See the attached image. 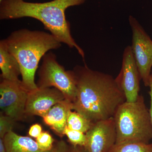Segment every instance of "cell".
Wrapping results in <instances>:
<instances>
[{
	"instance_id": "8992f818",
	"label": "cell",
	"mask_w": 152,
	"mask_h": 152,
	"mask_svg": "<svg viewBox=\"0 0 152 152\" xmlns=\"http://www.w3.org/2000/svg\"><path fill=\"white\" fill-rule=\"evenodd\" d=\"M132 39V52L141 80L149 87L152 67V40L134 17H129Z\"/></svg>"
},
{
	"instance_id": "7402d4cb",
	"label": "cell",
	"mask_w": 152,
	"mask_h": 152,
	"mask_svg": "<svg viewBox=\"0 0 152 152\" xmlns=\"http://www.w3.org/2000/svg\"><path fill=\"white\" fill-rule=\"evenodd\" d=\"M149 87L150 90L149 94L150 97H151V106H150V109H149V113L150 119H151L152 127V80H151Z\"/></svg>"
},
{
	"instance_id": "44dd1931",
	"label": "cell",
	"mask_w": 152,
	"mask_h": 152,
	"mask_svg": "<svg viewBox=\"0 0 152 152\" xmlns=\"http://www.w3.org/2000/svg\"><path fill=\"white\" fill-rule=\"evenodd\" d=\"M69 152H89L86 147L72 145L69 148Z\"/></svg>"
},
{
	"instance_id": "2e32d148",
	"label": "cell",
	"mask_w": 152,
	"mask_h": 152,
	"mask_svg": "<svg viewBox=\"0 0 152 152\" xmlns=\"http://www.w3.org/2000/svg\"><path fill=\"white\" fill-rule=\"evenodd\" d=\"M64 134L67 136L69 141L72 145L86 146L87 138L85 133L66 127Z\"/></svg>"
},
{
	"instance_id": "7c38bea8",
	"label": "cell",
	"mask_w": 152,
	"mask_h": 152,
	"mask_svg": "<svg viewBox=\"0 0 152 152\" xmlns=\"http://www.w3.org/2000/svg\"><path fill=\"white\" fill-rule=\"evenodd\" d=\"M0 69L2 79L16 82L21 81L19 79V76L21 75L19 63L9 51L5 39L0 41Z\"/></svg>"
},
{
	"instance_id": "ffe728a7",
	"label": "cell",
	"mask_w": 152,
	"mask_h": 152,
	"mask_svg": "<svg viewBox=\"0 0 152 152\" xmlns=\"http://www.w3.org/2000/svg\"><path fill=\"white\" fill-rule=\"evenodd\" d=\"M69 146L65 142L61 140L54 145V152H69Z\"/></svg>"
},
{
	"instance_id": "d6986e66",
	"label": "cell",
	"mask_w": 152,
	"mask_h": 152,
	"mask_svg": "<svg viewBox=\"0 0 152 152\" xmlns=\"http://www.w3.org/2000/svg\"><path fill=\"white\" fill-rule=\"evenodd\" d=\"M42 132V128L41 125L35 124L32 125L28 131V134L32 137L37 138Z\"/></svg>"
},
{
	"instance_id": "4fadbf2b",
	"label": "cell",
	"mask_w": 152,
	"mask_h": 152,
	"mask_svg": "<svg viewBox=\"0 0 152 152\" xmlns=\"http://www.w3.org/2000/svg\"><path fill=\"white\" fill-rule=\"evenodd\" d=\"M3 140L7 152H54V147L51 151H42L31 138L19 135L13 131L7 133Z\"/></svg>"
},
{
	"instance_id": "277c9868",
	"label": "cell",
	"mask_w": 152,
	"mask_h": 152,
	"mask_svg": "<svg viewBox=\"0 0 152 152\" xmlns=\"http://www.w3.org/2000/svg\"><path fill=\"white\" fill-rule=\"evenodd\" d=\"M113 118L116 132L115 144L130 142L149 144L152 139L149 110L142 95H139L136 102H125L121 104Z\"/></svg>"
},
{
	"instance_id": "ac0fdd59",
	"label": "cell",
	"mask_w": 152,
	"mask_h": 152,
	"mask_svg": "<svg viewBox=\"0 0 152 152\" xmlns=\"http://www.w3.org/2000/svg\"><path fill=\"white\" fill-rule=\"evenodd\" d=\"M15 120L6 115L3 113H0V138H4L7 133L12 131L15 123Z\"/></svg>"
},
{
	"instance_id": "9c48e42d",
	"label": "cell",
	"mask_w": 152,
	"mask_h": 152,
	"mask_svg": "<svg viewBox=\"0 0 152 152\" xmlns=\"http://www.w3.org/2000/svg\"><path fill=\"white\" fill-rule=\"evenodd\" d=\"M86 148L89 152H108L116 143V132L113 118L93 123L86 133Z\"/></svg>"
},
{
	"instance_id": "30bf717a",
	"label": "cell",
	"mask_w": 152,
	"mask_h": 152,
	"mask_svg": "<svg viewBox=\"0 0 152 152\" xmlns=\"http://www.w3.org/2000/svg\"><path fill=\"white\" fill-rule=\"evenodd\" d=\"M66 99L64 95L55 88H38L29 92L26 107V116L43 118L54 105Z\"/></svg>"
},
{
	"instance_id": "7a4b0ae2",
	"label": "cell",
	"mask_w": 152,
	"mask_h": 152,
	"mask_svg": "<svg viewBox=\"0 0 152 152\" xmlns=\"http://www.w3.org/2000/svg\"><path fill=\"white\" fill-rule=\"evenodd\" d=\"M87 0H53L31 3L24 0H3L0 3V19L10 20L28 17L37 19L60 42L75 48L85 59V53L73 38L69 22L66 19L68 8L84 4Z\"/></svg>"
},
{
	"instance_id": "6da1fadb",
	"label": "cell",
	"mask_w": 152,
	"mask_h": 152,
	"mask_svg": "<svg viewBox=\"0 0 152 152\" xmlns=\"http://www.w3.org/2000/svg\"><path fill=\"white\" fill-rule=\"evenodd\" d=\"M73 71L77 94L73 110L92 123L113 118L118 108L126 102L124 94L113 76L76 66Z\"/></svg>"
},
{
	"instance_id": "d4e9b609",
	"label": "cell",
	"mask_w": 152,
	"mask_h": 152,
	"mask_svg": "<svg viewBox=\"0 0 152 152\" xmlns=\"http://www.w3.org/2000/svg\"><path fill=\"white\" fill-rule=\"evenodd\" d=\"M2 1H3V0H0V3H1V2Z\"/></svg>"
},
{
	"instance_id": "3957f363",
	"label": "cell",
	"mask_w": 152,
	"mask_h": 152,
	"mask_svg": "<svg viewBox=\"0 0 152 152\" xmlns=\"http://www.w3.org/2000/svg\"><path fill=\"white\" fill-rule=\"evenodd\" d=\"M5 39L19 63L23 86L28 92L37 89L35 75L40 61L49 50L59 48L62 43L51 34L27 29L14 31Z\"/></svg>"
},
{
	"instance_id": "52a82bcc",
	"label": "cell",
	"mask_w": 152,
	"mask_h": 152,
	"mask_svg": "<svg viewBox=\"0 0 152 152\" xmlns=\"http://www.w3.org/2000/svg\"><path fill=\"white\" fill-rule=\"evenodd\" d=\"M28 92L21 81L2 79L0 83L1 113L16 122L23 119L26 116V107Z\"/></svg>"
},
{
	"instance_id": "5bb4252c",
	"label": "cell",
	"mask_w": 152,
	"mask_h": 152,
	"mask_svg": "<svg viewBox=\"0 0 152 152\" xmlns=\"http://www.w3.org/2000/svg\"><path fill=\"white\" fill-rule=\"evenodd\" d=\"M93 123L81 114L72 110L68 114L66 127L86 134Z\"/></svg>"
},
{
	"instance_id": "603a6c76",
	"label": "cell",
	"mask_w": 152,
	"mask_h": 152,
	"mask_svg": "<svg viewBox=\"0 0 152 152\" xmlns=\"http://www.w3.org/2000/svg\"><path fill=\"white\" fill-rule=\"evenodd\" d=\"M0 152H7L3 139L0 138Z\"/></svg>"
},
{
	"instance_id": "5b68a950",
	"label": "cell",
	"mask_w": 152,
	"mask_h": 152,
	"mask_svg": "<svg viewBox=\"0 0 152 152\" xmlns=\"http://www.w3.org/2000/svg\"><path fill=\"white\" fill-rule=\"evenodd\" d=\"M38 71V88H56L63 93L66 99L73 103L77 94L75 77L73 71H66L52 52L47 53Z\"/></svg>"
},
{
	"instance_id": "cb8c5ba5",
	"label": "cell",
	"mask_w": 152,
	"mask_h": 152,
	"mask_svg": "<svg viewBox=\"0 0 152 152\" xmlns=\"http://www.w3.org/2000/svg\"><path fill=\"white\" fill-rule=\"evenodd\" d=\"M151 80H152V72H151Z\"/></svg>"
},
{
	"instance_id": "ba28073f",
	"label": "cell",
	"mask_w": 152,
	"mask_h": 152,
	"mask_svg": "<svg viewBox=\"0 0 152 152\" xmlns=\"http://www.w3.org/2000/svg\"><path fill=\"white\" fill-rule=\"evenodd\" d=\"M115 79L124 94L126 102H136L140 95V81L142 80L131 46H127L124 50L121 69Z\"/></svg>"
},
{
	"instance_id": "e0dca14e",
	"label": "cell",
	"mask_w": 152,
	"mask_h": 152,
	"mask_svg": "<svg viewBox=\"0 0 152 152\" xmlns=\"http://www.w3.org/2000/svg\"><path fill=\"white\" fill-rule=\"evenodd\" d=\"M36 142L41 150L45 151H51L54 148V140L48 132H42L37 138Z\"/></svg>"
},
{
	"instance_id": "9a60e30c",
	"label": "cell",
	"mask_w": 152,
	"mask_h": 152,
	"mask_svg": "<svg viewBox=\"0 0 152 152\" xmlns=\"http://www.w3.org/2000/svg\"><path fill=\"white\" fill-rule=\"evenodd\" d=\"M108 152H152V144L137 142L115 144Z\"/></svg>"
},
{
	"instance_id": "8fae6325",
	"label": "cell",
	"mask_w": 152,
	"mask_h": 152,
	"mask_svg": "<svg viewBox=\"0 0 152 152\" xmlns=\"http://www.w3.org/2000/svg\"><path fill=\"white\" fill-rule=\"evenodd\" d=\"M73 110L72 103L65 99L54 105L43 118L44 123L61 137L64 135L69 112Z\"/></svg>"
}]
</instances>
